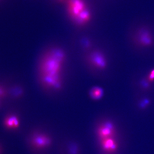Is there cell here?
Returning a JSON list of instances; mask_svg holds the SVG:
<instances>
[{
  "instance_id": "obj_13",
  "label": "cell",
  "mask_w": 154,
  "mask_h": 154,
  "mask_svg": "<svg viewBox=\"0 0 154 154\" xmlns=\"http://www.w3.org/2000/svg\"><path fill=\"white\" fill-rule=\"evenodd\" d=\"M139 85L140 88L144 91H148L151 87V83L147 80L146 77L140 81Z\"/></svg>"
},
{
  "instance_id": "obj_6",
  "label": "cell",
  "mask_w": 154,
  "mask_h": 154,
  "mask_svg": "<svg viewBox=\"0 0 154 154\" xmlns=\"http://www.w3.org/2000/svg\"><path fill=\"white\" fill-rule=\"evenodd\" d=\"M20 122L18 115L10 112L5 116L3 121V127L8 130H16L20 126Z\"/></svg>"
},
{
  "instance_id": "obj_20",
  "label": "cell",
  "mask_w": 154,
  "mask_h": 154,
  "mask_svg": "<svg viewBox=\"0 0 154 154\" xmlns=\"http://www.w3.org/2000/svg\"><path fill=\"white\" fill-rule=\"evenodd\" d=\"M4 100L0 99V109L1 108L2 105H3Z\"/></svg>"
},
{
  "instance_id": "obj_19",
  "label": "cell",
  "mask_w": 154,
  "mask_h": 154,
  "mask_svg": "<svg viewBox=\"0 0 154 154\" xmlns=\"http://www.w3.org/2000/svg\"><path fill=\"white\" fill-rule=\"evenodd\" d=\"M3 147L1 144L0 143V154H3Z\"/></svg>"
},
{
  "instance_id": "obj_8",
  "label": "cell",
  "mask_w": 154,
  "mask_h": 154,
  "mask_svg": "<svg viewBox=\"0 0 154 154\" xmlns=\"http://www.w3.org/2000/svg\"><path fill=\"white\" fill-rule=\"evenodd\" d=\"M110 121H107L98 130V134L102 139L110 138L114 133V126Z\"/></svg>"
},
{
  "instance_id": "obj_9",
  "label": "cell",
  "mask_w": 154,
  "mask_h": 154,
  "mask_svg": "<svg viewBox=\"0 0 154 154\" xmlns=\"http://www.w3.org/2000/svg\"><path fill=\"white\" fill-rule=\"evenodd\" d=\"M91 19V13L88 8L83 11L73 22L76 26H81L88 24Z\"/></svg>"
},
{
  "instance_id": "obj_4",
  "label": "cell",
  "mask_w": 154,
  "mask_h": 154,
  "mask_svg": "<svg viewBox=\"0 0 154 154\" xmlns=\"http://www.w3.org/2000/svg\"><path fill=\"white\" fill-rule=\"evenodd\" d=\"M134 45L143 48L151 47L154 44V38L149 29L145 27L138 29L132 38Z\"/></svg>"
},
{
  "instance_id": "obj_10",
  "label": "cell",
  "mask_w": 154,
  "mask_h": 154,
  "mask_svg": "<svg viewBox=\"0 0 154 154\" xmlns=\"http://www.w3.org/2000/svg\"><path fill=\"white\" fill-rule=\"evenodd\" d=\"M104 92L103 88L99 86H94L88 92V97L94 101H99L103 98Z\"/></svg>"
},
{
  "instance_id": "obj_11",
  "label": "cell",
  "mask_w": 154,
  "mask_h": 154,
  "mask_svg": "<svg viewBox=\"0 0 154 154\" xmlns=\"http://www.w3.org/2000/svg\"><path fill=\"white\" fill-rule=\"evenodd\" d=\"M102 145L103 149L108 152H114L117 149V144L111 137L102 139Z\"/></svg>"
},
{
  "instance_id": "obj_16",
  "label": "cell",
  "mask_w": 154,
  "mask_h": 154,
  "mask_svg": "<svg viewBox=\"0 0 154 154\" xmlns=\"http://www.w3.org/2000/svg\"><path fill=\"white\" fill-rule=\"evenodd\" d=\"M69 151L70 154H78V149L76 144L74 143L70 144L69 147Z\"/></svg>"
},
{
  "instance_id": "obj_12",
  "label": "cell",
  "mask_w": 154,
  "mask_h": 154,
  "mask_svg": "<svg viewBox=\"0 0 154 154\" xmlns=\"http://www.w3.org/2000/svg\"><path fill=\"white\" fill-rule=\"evenodd\" d=\"M23 94V90L22 88L19 86H14L11 89L9 90V95L14 99L20 98Z\"/></svg>"
},
{
  "instance_id": "obj_17",
  "label": "cell",
  "mask_w": 154,
  "mask_h": 154,
  "mask_svg": "<svg viewBox=\"0 0 154 154\" xmlns=\"http://www.w3.org/2000/svg\"><path fill=\"white\" fill-rule=\"evenodd\" d=\"M146 78L151 84L154 82V69L150 71Z\"/></svg>"
},
{
  "instance_id": "obj_18",
  "label": "cell",
  "mask_w": 154,
  "mask_h": 154,
  "mask_svg": "<svg viewBox=\"0 0 154 154\" xmlns=\"http://www.w3.org/2000/svg\"><path fill=\"white\" fill-rule=\"evenodd\" d=\"M56 2L60 4H66L67 0H54Z\"/></svg>"
},
{
  "instance_id": "obj_15",
  "label": "cell",
  "mask_w": 154,
  "mask_h": 154,
  "mask_svg": "<svg viewBox=\"0 0 154 154\" xmlns=\"http://www.w3.org/2000/svg\"><path fill=\"white\" fill-rule=\"evenodd\" d=\"M150 102H151L150 100L148 99V98H144V99H142L140 101H139V103H138V105L141 109L146 108L149 105Z\"/></svg>"
},
{
  "instance_id": "obj_1",
  "label": "cell",
  "mask_w": 154,
  "mask_h": 154,
  "mask_svg": "<svg viewBox=\"0 0 154 154\" xmlns=\"http://www.w3.org/2000/svg\"><path fill=\"white\" fill-rule=\"evenodd\" d=\"M69 56L62 47L54 46L40 56L37 66L38 82L44 89L55 93L63 91L66 82Z\"/></svg>"
},
{
  "instance_id": "obj_7",
  "label": "cell",
  "mask_w": 154,
  "mask_h": 154,
  "mask_svg": "<svg viewBox=\"0 0 154 154\" xmlns=\"http://www.w3.org/2000/svg\"><path fill=\"white\" fill-rule=\"evenodd\" d=\"M95 47L93 40L91 38L88 36H83L81 38L79 41L80 55L88 52Z\"/></svg>"
},
{
  "instance_id": "obj_2",
  "label": "cell",
  "mask_w": 154,
  "mask_h": 154,
  "mask_svg": "<svg viewBox=\"0 0 154 154\" xmlns=\"http://www.w3.org/2000/svg\"><path fill=\"white\" fill-rule=\"evenodd\" d=\"M80 56L83 66L90 75L100 80L109 77L111 61L110 55L105 50L96 47Z\"/></svg>"
},
{
  "instance_id": "obj_14",
  "label": "cell",
  "mask_w": 154,
  "mask_h": 154,
  "mask_svg": "<svg viewBox=\"0 0 154 154\" xmlns=\"http://www.w3.org/2000/svg\"><path fill=\"white\" fill-rule=\"evenodd\" d=\"M9 95V90L5 86L0 85V99L4 100Z\"/></svg>"
},
{
  "instance_id": "obj_5",
  "label": "cell",
  "mask_w": 154,
  "mask_h": 154,
  "mask_svg": "<svg viewBox=\"0 0 154 154\" xmlns=\"http://www.w3.org/2000/svg\"><path fill=\"white\" fill-rule=\"evenodd\" d=\"M66 4L67 14L73 22L88 8L84 0H67Z\"/></svg>"
},
{
  "instance_id": "obj_3",
  "label": "cell",
  "mask_w": 154,
  "mask_h": 154,
  "mask_svg": "<svg viewBox=\"0 0 154 154\" xmlns=\"http://www.w3.org/2000/svg\"><path fill=\"white\" fill-rule=\"evenodd\" d=\"M26 143L28 148L35 153L47 151L51 147L53 139L48 133L39 129L34 130L28 134Z\"/></svg>"
}]
</instances>
